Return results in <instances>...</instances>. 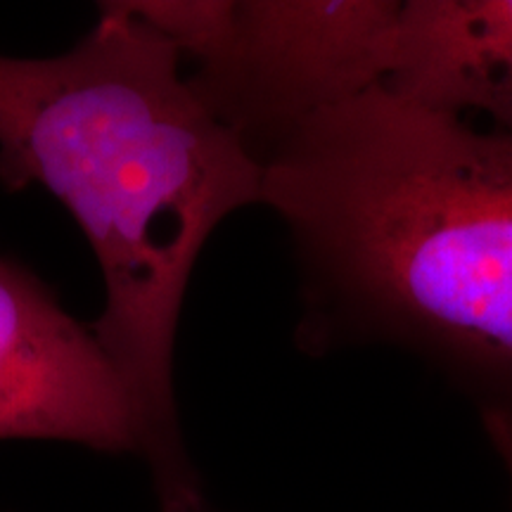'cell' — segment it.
<instances>
[{"label": "cell", "mask_w": 512, "mask_h": 512, "mask_svg": "<svg viewBox=\"0 0 512 512\" xmlns=\"http://www.w3.org/2000/svg\"><path fill=\"white\" fill-rule=\"evenodd\" d=\"M403 3L230 0L190 83L256 162L320 114L387 86Z\"/></svg>", "instance_id": "cell-3"}, {"label": "cell", "mask_w": 512, "mask_h": 512, "mask_svg": "<svg viewBox=\"0 0 512 512\" xmlns=\"http://www.w3.org/2000/svg\"><path fill=\"white\" fill-rule=\"evenodd\" d=\"M302 275L299 347L413 351L512 425V136L377 88L264 162Z\"/></svg>", "instance_id": "cell-2"}, {"label": "cell", "mask_w": 512, "mask_h": 512, "mask_svg": "<svg viewBox=\"0 0 512 512\" xmlns=\"http://www.w3.org/2000/svg\"><path fill=\"white\" fill-rule=\"evenodd\" d=\"M48 439L143 460L138 413L91 325L0 254V441Z\"/></svg>", "instance_id": "cell-4"}, {"label": "cell", "mask_w": 512, "mask_h": 512, "mask_svg": "<svg viewBox=\"0 0 512 512\" xmlns=\"http://www.w3.org/2000/svg\"><path fill=\"white\" fill-rule=\"evenodd\" d=\"M387 91L512 136V0H408Z\"/></svg>", "instance_id": "cell-5"}, {"label": "cell", "mask_w": 512, "mask_h": 512, "mask_svg": "<svg viewBox=\"0 0 512 512\" xmlns=\"http://www.w3.org/2000/svg\"><path fill=\"white\" fill-rule=\"evenodd\" d=\"M0 185L46 190L93 249L91 330L138 413L159 512H216L178 420V320L216 228L261 204L264 166L121 0L67 53L0 55Z\"/></svg>", "instance_id": "cell-1"}, {"label": "cell", "mask_w": 512, "mask_h": 512, "mask_svg": "<svg viewBox=\"0 0 512 512\" xmlns=\"http://www.w3.org/2000/svg\"><path fill=\"white\" fill-rule=\"evenodd\" d=\"M482 427H484L486 439H489V446L494 448L496 458L501 460L505 479H508L510 510H512V425L496 418H484Z\"/></svg>", "instance_id": "cell-6"}]
</instances>
